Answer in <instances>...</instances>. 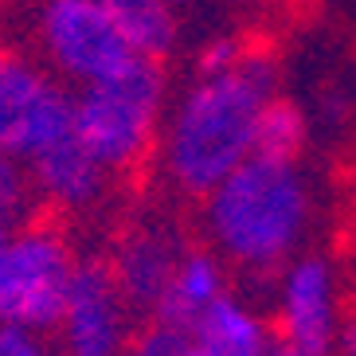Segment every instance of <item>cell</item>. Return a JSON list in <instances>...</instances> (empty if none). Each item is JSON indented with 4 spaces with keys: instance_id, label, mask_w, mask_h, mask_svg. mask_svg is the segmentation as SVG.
<instances>
[{
    "instance_id": "1",
    "label": "cell",
    "mask_w": 356,
    "mask_h": 356,
    "mask_svg": "<svg viewBox=\"0 0 356 356\" xmlns=\"http://www.w3.org/2000/svg\"><path fill=\"white\" fill-rule=\"evenodd\" d=\"M278 63L262 47H247L227 74H211L192 86L172 114L165 141V165L177 188L208 196L254 153V122L266 98H274Z\"/></svg>"
},
{
    "instance_id": "2",
    "label": "cell",
    "mask_w": 356,
    "mask_h": 356,
    "mask_svg": "<svg viewBox=\"0 0 356 356\" xmlns=\"http://www.w3.org/2000/svg\"><path fill=\"white\" fill-rule=\"evenodd\" d=\"M309 220V196L286 161L247 157L208 192V227L220 251L243 270L270 274L282 266Z\"/></svg>"
},
{
    "instance_id": "3",
    "label": "cell",
    "mask_w": 356,
    "mask_h": 356,
    "mask_svg": "<svg viewBox=\"0 0 356 356\" xmlns=\"http://www.w3.org/2000/svg\"><path fill=\"white\" fill-rule=\"evenodd\" d=\"M165 102L161 59L134 55L126 67L74 98V134L110 172H137L145 165Z\"/></svg>"
},
{
    "instance_id": "4",
    "label": "cell",
    "mask_w": 356,
    "mask_h": 356,
    "mask_svg": "<svg viewBox=\"0 0 356 356\" xmlns=\"http://www.w3.org/2000/svg\"><path fill=\"white\" fill-rule=\"evenodd\" d=\"M71 247L55 227L32 223L12 231L0 251V325L47 333L59 325L71 286Z\"/></svg>"
},
{
    "instance_id": "5",
    "label": "cell",
    "mask_w": 356,
    "mask_h": 356,
    "mask_svg": "<svg viewBox=\"0 0 356 356\" xmlns=\"http://www.w3.org/2000/svg\"><path fill=\"white\" fill-rule=\"evenodd\" d=\"M40 43L71 83L95 86L134 59V47L98 0H47L40 12Z\"/></svg>"
},
{
    "instance_id": "6",
    "label": "cell",
    "mask_w": 356,
    "mask_h": 356,
    "mask_svg": "<svg viewBox=\"0 0 356 356\" xmlns=\"http://www.w3.org/2000/svg\"><path fill=\"white\" fill-rule=\"evenodd\" d=\"M63 356H122L129 345V302L118 290L110 262H74L59 317Z\"/></svg>"
},
{
    "instance_id": "7",
    "label": "cell",
    "mask_w": 356,
    "mask_h": 356,
    "mask_svg": "<svg viewBox=\"0 0 356 356\" xmlns=\"http://www.w3.org/2000/svg\"><path fill=\"white\" fill-rule=\"evenodd\" d=\"M282 341L302 348L305 356H325L337 341V305L333 274L321 259H302L290 266L282 282V309H278Z\"/></svg>"
},
{
    "instance_id": "8",
    "label": "cell",
    "mask_w": 356,
    "mask_h": 356,
    "mask_svg": "<svg viewBox=\"0 0 356 356\" xmlns=\"http://www.w3.org/2000/svg\"><path fill=\"white\" fill-rule=\"evenodd\" d=\"M32 165V184L43 200H51L63 211H86L110 188V168L83 145L79 134H67L40 153L28 157Z\"/></svg>"
},
{
    "instance_id": "9",
    "label": "cell",
    "mask_w": 356,
    "mask_h": 356,
    "mask_svg": "<svg viewBox=\"0 0 356 356\" xmlns=\"http://www.w3.org/2000/svg\"><path fill=\"white\" fill-rule=\"evenodd\" d=\"M180 243L172 231L165 227H134L118 239V251L110 270L118 278V290L129 305H141L153 314V305L161 302V293L168 290L172 274L180 266Z\"/></svg>"
},
{
    "instance_id": "10",
    "label": "cell",
    "mask_w": 356,
    "mask_h": 356,
    "mask_svg": "<svg viewBox=\"0 0 356 356\" xmlns=\"http://www.w3.org/2000/svg\"><path fill=\"white\" fill-rule=\"evenodd\" d=\"M188 337H192V345H196L200 356H262L266 345H270L266 325L254 314H247L227 293H220L192 321Z\"/></svg>"
},
{
    "instance_id": "11",
    "label": "cell",
    "mask_w": 356,
    "mask_h": 356,
    "mask_svg": "<svg viewBox=\"0 0 356 356\" xmlns=\"http://www.w3.org/2000/svg\"><path fill=\"white\" fill-rule=\"evenodd\" d=\"M220 293H223L220 262L211 259L208 251H188L180 259L168 290L161 293V302L153 305V321L172 325V329H192V321H196Z\"/></svg>"
},
{
    "instance_id": "12",
    "label": "cell",
    "mask_w": 356,
    "mask_h": 356,
    "mask_svg": "<svg viewBox=\"0 0 356 356\" xmlns=\"http://www.w3.org/2000/svg\"><path fill=\"white\" fill-rule=\"evenodd\" d=\"M47 83L51 79L35 71L28 59L0 47V149L12 153V157H20L24 134L32 126L35 106H40Z\"/></svg>"
},
{
    "instance_id": "13",
    "label": "cell",
    "mask_w": 356,
    "mask_h": 356,
    "mask_svg": "<svg viewBox=\"0 0 356 356\" xmlns=\"http://www.w3.org/2000/svg\"><path fill=\"white\" fill-rule=\"evenodd\" d=\"M106 16L118 24V32L137 55L165 59L177 43V8L168 0H98Z\"/></svg>"
},
{
    "instance_id": "14",
    "label": "cell",
    "mask_w": 356,
    "mask_h": 356,
    "mask_svg": "<svg viewBox=\"0 0 356 356\" xmlns=\"http://www.w3.org/2000/svg\"><path fill=\"white\" fill-rule=\"evenodd\" d=\"M305 114L286 98H266L254 122V153L251 157H266V161H293L302 157L305 149Z\"/></svg>"
},
{
    "instance_id": "15",
    "label": "cell",
    "mask_w": 356,
    "mask_h": 356,
    "mask_svg": "<svg viewBox=\"0 0 356 356\" xmlns=\"http://www.w3.org/2000/svg\"><path fill=\"white\" fill-rule=\"evenodd\" d=\"M32 177L24 172V165L12 153L0 149V223H20L28 211H32Z\"/></svg>"
},
{
    "instance_id": "16",
    "label": "cell",
    "mask_w": 356,
    "mask_h": 356,
    "mask_svg": "<svg viewBox=\"0 0 356 356\" xmlns=\"http://www.w3.org/2000/svg\"><path fill=\"white\" fill-rule=\"evenodd\" d=\"M243 51H247V43L243 40H231V35H220V40H211L204 51L196 55V71L200 79H211V74H227L231 67L243 59Z\"/></svg>"
},
{
    "instance_id": "17",
    "label": "cell",
    "mask_w": 356,
    "mask_h": 356,
    "mask_svg": "<svg viewBox=\"0 0 356 356\" xmlns=\"http://www.w3.org/2000/svg\"><path fill=\"white\" fill-rule=\"evenodd\" d=\"M0 356H51L35 341V333L20 325H0Z\"/></svg>"
},
{
    "instance_id": "18",
    "label": "cell",
    "mask_w": 356,
    "mask_h": 356,
    "mask_svg": "<svg viewBox=\"0 0 356 356\" xmlns=\"http://www.w3.org/2000/svg\"><path fill=\"white\" fill-rule=\"evenodd\" d=\"M321 114L329 122H345L348 118V98L341 90H321Z\"/></svg>"
},
{
    "instance_id": "19",
    "label": "cell",
    "mask_w": 356,
    "mask_h": 356,
    "mask_svg": "<svg viewBox=\"0 0 356 356\" xmlns=\"http://www.w3.org/2000/svg\"><path fill=\"white\" fill-rule=\"evenodd\" d=\"M262 356H305V353H302V348H293L290 341H282V337H274L270 345H266V353H262Z\"/></svg>"
},
{
    "instance_id": "20",
    "label": "cell",
    "mask_w": 356,
    "mask_h": 356,
    "mask_svg": "<svg viewBox=\"0 0 356 356\" xmlns=\"http://www.w3.org/2000/svg\"><path fill=\"white\" fill-rule=\"evenodd\" d=\"M8 235H12V227H8V223H0V251H4V243H8Z\"/></svg>"
},
{
    "instance_id": "21",
    "label": "cell",
    "mask_w": 356,
    "mask_h": 356,
    "mask_svg": "<svg viewBox=\"0 0 356 356\" xmlns=\"http://www.w3.org/2000/svg\"><path fill=\"white\" fill-rule=\"evenodd\" d=\"M168 4H172V8H188L192 0H168Z\"/></svg>"
},
{
    "instance_id": "22",
    "label": "cell",
    "mask_w": 356,
    "mask_h": 356,
    "mask_svg": "<svg viewBox=\"0 0 356 356\" xmlns=\"http://www.w3.org/2000/svg\"><path fill=\"white\" fill-rule=\"evenodd\" d=\"M231 4H270V0H231Z\"/></svg>"
}]
</instances>
